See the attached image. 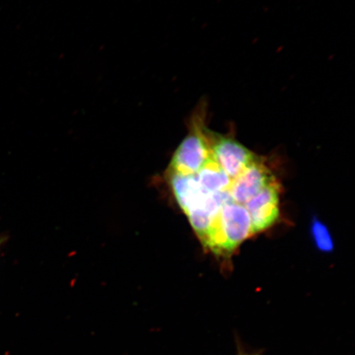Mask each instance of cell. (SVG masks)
<instances>
[{
    "instance_id": "6da1fadb",
    "label": "cell",
    "mask_w": 355,
    "mask_h": 355,
    "mask_svg": "<svg viewBox=\"0 0 355 355\" xmlns=\"http://www.w3.org/2000/svg\"><path fill=\"white\" fill-rule=\"evenodd\" d=\"M252 234L250 216L245 207L232 201L221 207L204 246L217 255L229 256Z\"/></svg>"
},
{
    "instance_id": "7a4b0ae2",
    "label": "cell",
    "mask_w": 355,
    "mask_h": 355,
    "mask_svg": "<svg viewBox=\"0 0 355 355\" xmlns=\"http://www.w3.org/2000/svg\"><path fill=\"white\" fill-rule=\"evenodd\" d=\"M207 139L212 159L232 181L259 158L230 133L221 135L208 128Z\"/></svg>"
},
{
    "instance_id": "3957f363",
    "label": "cell",
    "mask_w": 355,
    "mask_h": 355,
    "mask_svg": "<svg viewBox=\"0 0 355 355\" xmlns=\"http://www.w3.org/2000/svg\"><path fill=\"white\" fill-rule=\"evenodd\" d=\"M279 184L275 180L244 204L250 216L254 234L276 223L279 214Z\"/></svg>"
},
{
    "instance_id": "277c9868",
    "label": "cell",
    "mask_w": 355,
    "mask_h": 355,
    "mask_svg": "<svg viewBox=\"0 0 355 355\" xmlns=\"http://www.w3.org/2000/svg\"><path fill=\"white\" fill-rule=\"evenodd\" d=\"M275 180L276 178L265 166L263 159L259 157L232 181L230 193L234 202L244 205Z\"/></svg>"
},
{
    "instance_id": "5b68a950",
    "label": "cell",
    "mask_w": 355,
    "mask_h": 355,
    "mask_svg": "<svg viewBox=\"0 0 355 355\" xmlns=\"http://www.w3.org/2000/svg\"><path fill=\"white\" fill-rule=\"evenodd\" d=\"M198 183L202 192L213 194L229 190L232 187V180L221 170L212 157L197 174Z\"/></svg>"
},
{
    "instance_id": "8992f818",
    "label": "cell",
    "mask_w": 355,
    "mask_h": 355,
    "mask_svg": "<svg viewBox=\"0 0 355 355\" xmlns=\"http://www.w3.org/2000/svg\"><path fill=\"white\" fill-rule=\"evenodd\" d=\"M311 234L319 250L329 252L334 248L331 235L327 226L320 220L314 218L311 225Z\"/></svg>"
},
{
    "instance_id": "52a82bcc",
    "label": "cell",
    "mask_w": 355,
    "mask_h": 355,
    "mask_svg": "<svg viewBox=\"0 0 355 355\" xmlns=\"http://www.w3.org/2000/svg\"><path fill=\"white\" fill-rule=\"evenodd\" d=\"M237 354L236 355H260L259 352H250V350L246 349L243 347L241 341H238L237 343Z\"/></svg>"
},
{
    "instance_id": "ba28073f",
    "label": "cell",
    "mask_w": 355,
    "mask_h": 355,
    "mask_svg": "<svg viewBox=\"0 0 355 355\" xmlns=\"http://www.w3.org/2000/svg\"><path fill=\"white\" fill-rule=\"evenodd\" d=\"M1 243H2L1 239H0V245H1Z\"/></svg>"
}]
</instances>
